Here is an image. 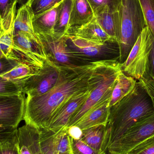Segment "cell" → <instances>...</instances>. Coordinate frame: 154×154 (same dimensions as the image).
<instances>
[{
	"label": "cell",
	"instance_id": "1",
	"mask_svg": "<svg viewBox=\"0 0 154 154\" xmlns=\"http://www.w3.org/2000/svg\"><path fill=\"white\" fill-rule=\"evenodd\" d=\"M95 63L62 67L57 82L50 90L41 96L27 97L23 117L25 124L38 129L45 128L53 115L68 100L94 85Z\"/></svg>",
	"mask_w": 154,
	"mask_h": 154
},
{
	"label": "cell",
	"instance_id": "2",
	"mask_svg": "<svg viewBox=\"0 0 154 154\" xmlns=\"http://www.w3.org/2000/svg\"><path fill=\"white\" fill-rule=\"evenodd\" d=\"M154 112L152 98L138 80L130 93L110 107L107 124L109 130L107 148L131 127Z\"/></svg>",
	"mask_w": 154,
	"mask_h": 154
},
{
	"label": "cell",
	"instance_id": "3",
	"mask_svg": "<svg viewBox=\"0 0 154 154\" xmlns=\"http://www.w3.org/2000/svg\"><path fill=\"white\" fill-rule=\"evenodd\" d=\"M121 71L120 64L118 60L95 63L93 72L96 77V84L86 102L69 119L67 128L75 125L98 103L111 97L117 78Z\"/></svg>",
	"mask_w": 154,
	"mask_h": 154
},
{
	"label": "cell",
	"instance_id": "4",
	"mask_svg": "<svg viewBox=\"0 0 154 154\" xmlns=\"http://www.w3.org/2000/svg\"><path fill=\"white\" fill-rule=\"evenodd\" d=\"M119 12L120 21L119 62L122 64L146 25L139 0H121Z\"/></svg>",
	"mask_w": 154,
	"mask_h": 154
},
{
	"label": "cell",
	"instance_id": "5",
	"mask_svg": "<svg viewBox=\"0 0 154 154\" xmlns=\"http://www.w3.org/2000/svg\"><path fill=\"white\" fill-rule=\"evenodd\" d=\"M67 47L78 58L87 64L118 60L119 58L118 42L114 40L106 42L90 40L64 35Z\"/></svg>",
	"mask_w": 154,
	"mask_h": 154
},
{
	"label": "cell",
	"instance_id": "6",
	"mask_svg": "<svg viewBox=\"0 0 154 154\" xmlns=\"http://www.w3.org/2000/svg\"><path fill=\"white\" fill-rule=\"evenodd\" d=\"M8 57L40 69L48 59L38 38L20 32L14 33L12 46Z\"/></svg>",
	"mask_w": 154,
	"mask_h": 154
},
{
	"label": "cell",
	"instance_id": "7",
	"mask_svg": "<svg viewBox=\"0 0 154 154\" xmlns=\"http://www.w3.org/2000/svg\"><path fill=\"white\" fill-rule=\"evenodd\" d=\"M154 38L147 26L137 38L125 61L120 64L121 71L126 75L139 80L144 75Z\"/></svg>",
	"mask_w": 154,
	"mask_h": 154
},
{
	"label": "cell",
	"instance_id": "8",
	"mask_svg": "<svg viewBox=\"0 0 154 154\" xmlns=\"http://www.w3.org/2000/svg\"><path fill=\"white\" fill-rule=\"evenodd\" d=\"M154 135V112L131 127L120 138L108 146L110 154H126Z\"/></svg>",
	"mask_w": 154,
	"mask_h": 154
},
{
	"label": "cell",
	"instance_id": "9",
	"mask_svg": "<svg viewBox=\"0 0 154 154\" xmlns=\"http://www.w3.org/2000/svg\"><path fill=\"white\" fill-rule=\"evenodd\" d=\"M62 68L48 59L38 73L21 82L23 93L32 97L47 93L57 84Z\"/></svg>",
	"mask_w": 154,
	"mask_h": 154
},
{
	"label": "cell",
	"instance_id": "10",
	"mask_svg": "<svg viewBox=\"0 0 154 154\" xmlns=\"http://www.w3.org/2000/svg\"><path fill=\"white\" fill-rule=\"evenodd\" d=\"M36 36L43 45L48 59L59 66L77 67L88 65L70 52L67 47L65 36L59 37L54 33Z\"/></svg>",
	"mask_w": 154,
	"mask_h": 154
},
{
	"label": "cell",
	"instance_id": "11",
	"mask_svg": "<svg viewBox=\"0 0 154 154\" xmlns=\"http://www.w3.org/2000/svg\"><path fill=\"white\" fill-rule=\"evenodd\" d=\"M25 99L23 93L0 95V127L18 128L23 120Z\"/></svg>",
	"mask_w": 154,
	"mask_h": 154
},
{
	"label": "cell",
	"instance_id": "12",
	"mask_svg": "<svg viewBox=\"0 0 154 154\" xmlns=\"http://www.w3.org/2000/svg\"><path fill=\"white\" fill-rule=\"evenodd\" d=\"M38 129L42 154H72L66 127L58 130Z\"/></svg>",
	"mask_w": 154,
	"mask_h": 154
},
{
	"label": "cell",
	"instance_id": "13",
	"mask_svg": "<svg viewBox=\"0 0 154 154\" xmlns=\"http://www.w3.org/2000/svg\"><path fill=\"white\" fill-rule=\"evenodd\" d=\"M93 75L95 80L94 85L88 90L77 94L68 100L53 115L45 128L51 130H58L67 126L71 117L86 102L91 90L95 86L96 77L93 72Z\"/></svg>",
	"mask_w": 154,
	"mask_h": 154
},
{
	"label": "cell",
	"instance_id": "14",
	"mask_svg": "<svg viewBox=\"0 0 154 154\" xmlns=\"http://www.w3.org/2000/svg\"><path fill=\"white\" fill-rule=\"evenodd\" d=\"M17 136L20 154H42L38 129L25 124L18 128Z\"/></svg>",
	"mask_w": 154,
	"mask_h": 154
},
{
	"label": "cell",
	"instance_id": "15",
	"mask_svg": "<svg viewBox=\"0 0 154 154\" xmlns=\"http://www.w3.org/2000/svg\"><path fill=\"white\" fill-rule=\"evenodd\" d=\"M111 97L106 99L94 106L75 125L83 130L99 125H107L110 114Z\"/></svg>",
	"mask_w": 154,
	"mask_h": 154
},
{
	"label": "cell",
	"instance_id": "16",
	"mask_svg": "<svg viewBox=\"0 0 154 154\" xmlns=\"http://www.w3.org/2000/svg\"><path fill=\"white\" fill-rule=\"evenodd\" d=\"M82 131V141L99 152H106L109 137L107 124L96 126Z\"/></svg>",
	"mask_w": 154,
	"mask_h": 154
},
{
	"label": "cell",
	"instance_id": "17",
	"mask_svg": "<svg viewBox=\"0 0 154 154\" xmlns=\"http://www.w3.org/2000/svg\"><path fill=\"white\" fill-rule=\"evenodd\" d=\"M65 35L101 42L113 40L102 29L95 16L90 22L83 26L69 29Z\"/></svg>",
	"mask_w": 154,
	"mask_h": 154
},
{
	"label": "cell",
	"instance_id": "18",
	"mask_svg": "<svg viewBox=\"0 0 154 154\" xmlns=\"http://www.w3.org/2000/svg\"><path fill=\"white\" fill-rule=\"evenodd\" d=\"M94 17V12L88 0H73L68 29L83 26Z\"/></svg>",
	"mask_w": 154,
	"mask_h": 154
},
{
	"label": "cell",
	"instance_id": "19",
	"mask_svg": "<svg viewBox=\"0 0 154 154\" xmlns=\"http://www.w3.org/2000/svg\"><path fill=\"white\" fill-rule=\"evenodd\" d=\"M60 3L52 9L32 19V26L34 33L38 34H51L54 33V28L57 20Z\"/></svg>",
	"mask_w": 154,
	"mask_h": 154
},
{
	"label": "cell",
	"instance_id": "20",
	"mask_svg": "<svg viewBox=\"0 0 154 154\" xmlns=\"http://www.w3.org/2000/svg\"><path fill=\"white\" fill-rule=\"evenodd\" d=\"M98 22L102 29L112 39L118 42L120 32L119 12L100 13L95 14Z\"/></svg>",
	"mask_w": 154,
	"mask_h": 154
},
{
	"label": "cell",
	"instance_id": "21",
	"mask_svg": "<svg viewBox=\"0 0 154 154\" xmlns=\"http://www.w3.org/2000/svg\"><path fill=\"white\" fill-rule=\"evenodd\" d=\"M33 16L34 14L29 5L20 6L14 19V33L20 32L38 38L34 33L32 26Z\"/></svg>",
	"mask_w": 154,
	"mask_h": 154
},
{
	"label": "cell",
	"instance_id": "22",
	"mask_svg": "<svg viewBox=\"0 0 154 154\" xmlns=\"http://www.w3.org/2000/svg\"><path fill=\"white\" fill-rule=\"evenodd\" d=\"M137 81L132 77L125 75L122 71L117 78L116 85L112 91L109 106L116 104L133 91Z\"/></svg>",
	"mask_w": 154,
	"mask_h": 154
},
{
	"label": "cell",
	"instance_id": "23",
	"mask_svg": "<svg viewBox=\"0 0 154 154\" xmlns=\"http://www.w3.org/2000/svg\"><path fill=\"white\" fill-rule=\"evenodd\" d=\"M73 1L63 0L60 2L53 33L57 36L63 37L68 29Z\"/></svg>",
	"mask_w": 154,
	"mask_h": 154
},
{
	"label": "cell",
	"instance_id": "24",
	"mask_svg": "<svg viewBox=\"0 0 154 154\" xmlns=\"http://www.w3.org/2000/svg\"><path fill=\"white\" fill-rule=\"evenodd\" d=\"M40 69L36 67L20 63L14 68L0 76L14 82L20 83L24 80L35 75Z\"/></svg>",
	"mask_w": 154,
	"mask_h": 154
},
{
	"label": "cell",
	"instance_id": "25",
	"mask_svg": "<svg viewBox=\"0 0 154 154\" xmlns=\"http://www.w3.org/2000/svg\"><path fill=\"white\" fill-rule=\"evenodd\" d=\"M18 0H0V18L2 28L9 27L15 19Z\"/></svg>",
	"mask_w": 154,
	"mask_h": 154
},
{
	"label": "cell",
	"instance_id": "26",
	"mask_svg": "<svg viewBox=\"0 0 154 154\" xmlns=\"http://www.w3.org/2000/svg\"><path fill=\"white\" fill-rule=\"evenodd\" d=\"M94 14L100 13L118 11L121 0H88Z\"/></svg>",
	"mask_w": 154,
	"mask_h": 154
},
{
	"label": "cell",
	"instance_id": "27",
	"mask_svg": "<svg viewBox=\"0 0 154 154\" xmlns=\"http://www.w3.org/2000/svg\"><path fill=\"white\" fill-rule=\"evenodd\" d=\"M14 23L6 29L0 32V50L5 57H8L13 44Z\"/></svg>",
	"mask_w": 154,
	"mask_h": 154
},
{
	"label": "cell",
	"instance_id": "28",
	"mask_svg": "<svg viewBox=\"0 0 154 154\" xmlns=\"http://www.w3.org/2000/svg\"><path fill=\"white\" fill-rule=\"evenodd\" d=\"M146 26L154 38V0H139Z\"/></svg>",
	"mask_w": 154,
	"mask_h": 154
},
{
	"label": "cell",
	"instance_id": "29",
	"mask_svg": "<svg viewBox=\"0 0 154 154\" xmlns=\"http://www.w3.org/2000/svg\"><path fill=\"white\" fill-rule=\"evenodd\" d=\"M63 0H35L30 3L34 15L43 13L55 7Z\"/></svg>",
	"mask_w": 154,
	"mask_h": 154
},
{
	"label": "cell",
	"instance_id": "30",
	"mask_svg": "<svg viewBox=\"0 0 154 154\" xmlns=\"http://www.w3.org/2000/svg\"><path fill=\"white\" fill-rule=\"evenodd\" d=\"M23 93L21 84L0 76V95H12Z\"/></svg>",
	"mask_w": 154,
	"mask_h": 154
},
{
	"label": "cell",
	"instance_id": "31",
	"mask_svg": "<svg viewBox=\"0 0 154 154\" xmlns=\"http://www.w3.org/2000/svg\"><path fill=\"white\" fill-rule=\"evenodd\" d=\"M70 137L72 154H106L100 153L89 146L81 139L75 140Z\"/></svg>",
	"mask_w": 154,
	"mask_h": 154
},
{
	"label": "cell",
	"instance_id": "32",
	"mask_svg": "<svg viewBox=\"0 0 154 154\" xmlns=\"http://www.w3.org/2000/svg\"><path fill=\"white\" fill-rule=\"evenodd\" d=\"M126 154H154V135L135 146Z\"/></svg>",
	"mask_w": 154,
	"mask_h": 154
},
{
	"label": "cell",
	"instance_id": "33",
	"mask_svg": "<svg viewBox=\"0 0 154 154\" xmlns=\"http://www.w3.org/2000/svg\"><path fill=\"white\" fill-rule=\"evenodd\" d=\"M0 154H20L17 135L0 145Z\"/></svg>",
	"mask_w": 154,
	"mask_h": 154
},
{
	"label": "cell",
	"instance_id": "34",
	"mask_svg": "<svg viewBox=\"0 0 154 154\" xmlns=\"http://www.w3.org/2000/svg\"><path fill=\"white\" fill-rule=\"evenodd\" d=\"M138 81L141 82L150 95L154 107V78L150 73L148 67L144 75Z\"/></svg>",
	"mask_w": 154,
	"mask_h": 154
},
{
	"label": "cell",
	"instance_id": "35",
	"mask_svg": "<svg viewBox=\"0 0 154 154\" xmlns=\"http://www.w3.org/2000/svg\"><path fill=\"white\" fill-rule=\"evenodd\" d=\"M20 63L15 60L6 57L0 59V76L9 72Z\"/></svg>",
	"mask_w": 154,
	"mask_h": 154
},
{
	"label": "cell",
	"instance_id": "36",
	"mask_svg": "<svg viewBox=\"0 0 154 154\" xmlns=\"http://www.w3.org/2000/svg\"><path fill=\"white\" fill-rule=\"evenodd\" d=\"M18 128L0 127V145L17 135Z\"/></svg>",
	"mask_w": 154,
	"mask_h": 154
},
{
	"label": "cell",
	"instance_id": "37",
	"mask_svg": "<svg viewBox=\"0 0 154 154\" xmlns=\"http://www.w3.org/2000/svg\"><path fill=\"white\" fill-rule=\"evenodd\" d=\"M68 134L71 138L75 140H79L82 134V130L76 125L72 126L67 128Z\"/></svg>",
	"mask_w": 154,
	"mask_h": 154
},
{
	"label": "cell",
	"instance_id": "38",
	"mask_svg": "<svg viewBox=\"0 0 154 154\" xmlns=\"http://www.w3.org/2000/svg\"><path fill=\"white\" fill-rule=\"evenodd\" d=\"M148 69L154 78V40L148 60Z\"/></svg>",
	"mask_w": 154,
	"mask_h": 154
},
{
	"label": "cell",
	"instance_id": "39",
	"mask_svg": "<svg viewBox=\"0 0 154 154\" xmlns=\"http://www.w3.org/2000/svg\"><path fill=\"white\" fill-rule=\"evenodd\" d=\"M30 1L31 0H18V3L19 4L20 6H21L23 5H29Z\"/></svg>",
	"mask_w": 154,
	"mask_h": 154
},
{
	"label": "cell",
	"instance_id": "40",
	"mask_svg": "<svg viewBox=\"0 0 154 154\" xmlns=\"http://www.w3.org/2000/svg\"><path fill=\"white\" fill-rule=\"evenodd\" d=\"M5 57V56L3 54L2 52V51H1V50H0V59L2 58L3 57Z\"/></svg>",
	"mask_w": 154,
	"mask_h": 154
},
{
	"label": "cell",
	"instance_id": "41",
	"mask_svg": "<svg viewBox=\"0 0 154 154\" xmlns=\"http://www.w3.org/2000/svg\"><path fill=\"white\" fill-rule=\"evenodd\" d=\"M35 1V0H31L30 2V3L31 2H32V1Z\"/></svg>",
	"mask_w": 154,
	"mask_h": 154
}]
</instances>
